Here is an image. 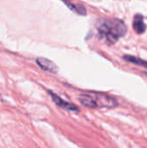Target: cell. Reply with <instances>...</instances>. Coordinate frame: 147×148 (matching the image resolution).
<instances>
[{
	"instance_id": "5b68a950",
	"label": "cell",
	"mask_w": 147,
	"mask_h": 148,
	"mask_svg": "<svg viewBox=\"0 0 147 148\" xmlns=\"http://www.w3.org/2000/svg\"><path fill=\"white\" fill-rule=\"evenodd\" d=\"M133 29L138 34H143L146 31V25L144 22V17L140 14H137L133 18Z\"/></svg>"
},
{
	"instance_id": "3957f363",
	"label": "cell",
	"mask_w": 147,
	"mask_h": 148,
	"mask_svg": "<svg viewBox=\"0 0 147 148\" xmlns=\"http://www.w3.org/2000/svg\"><path fill=\"white\" fill-rule=\"evenodd\" d=\"M48 93L49 94V95L51 96V99L52 101L55 103L56 106H58L59 108L64 109V110H67V111H69V112H75V113H78L80 110L79 108L75 106L74 104L72 103H69L64 100H62L60 96H58L57 95H55V93H53L52 91L50 90H48Z\"/></svg>"
},
{
	"instance_id": "6da1fadb",
	"label": "cell",
	"mask_w": 147,
	"mask_h": 148,
	"mask_svg": "<svg viewBox=\"0 0 147 148\" xmlns=\"http://www.w3.org/2000/svg\"><path fill=\"white\" fill-rule=\"evenodd\" d=\"M96 29L100 37L109 44H113L127 32V27L125 23L116 18L101 19L96 23Z\"/></svg>"
},
{
	"instance_id": "52a82bcc",
	"label": "cell",
	"mask_w": 147,
	"mask_h": 148,
	"mask_svg": "<svg viewBox=\"0 0 147 148\" xmlns=\"http://www.w3.org/2000/svg\"><path fill=\"white\" fill-rule=\"evenodd\" d=\"M123 59L131 62V63H133V64H136V65H139V66H142V67H145L147 69V62L145 60H142L139 57H136L134 56H123Z\"/></svg>"
},
{
	"instance_id": "277c9868",
	"label": "cell",
	"mask_w": 147,
	"mask_h": 148,
	"mask_svg": "<svg viewBox=\"0 0 147 148\" xmlns=\"http://www.w3.org/2000/svg\"><path fill=\"white\" fill-rule=\"evenodd\" d=\"M36 64L42 69L50 73H56L57 72V66L50 60L44 58V57H37L36 59Z\"/></svg>"
},
{
	"instance_id": "7a4b0ae2",
	"label": "cell",
	"mask_w": 147,
	"mask_h": 148,
	"mask_svg": "<svg viewBox=\"0 0 147 148\" xmlns=\"http://www.w3.org/2000/svg\"><path fill=\"white\" fill-rule=\"evenodd\" d=\"M79 101L88 108H113L119 105L116 99L104 94L94 92L81 95Z\"/></svg>"
},
{
	"instance_id": "8992f818",
	"label": "cell",
	"mask_w": 147,
	"mask_h": 148,
	"mask_svg": "<svg viewBox=\"0 0 147 148\" xmlns=\"http://www.w3.org/2000/svg\"><path fill=\"white\" fill-rule=\"evenodd\" d=\"M69 10H71L73 12L81 15V16H86L87 15V9L84 5L81 3H72V2H63Z\"/></svg>"
}]
</instances>
